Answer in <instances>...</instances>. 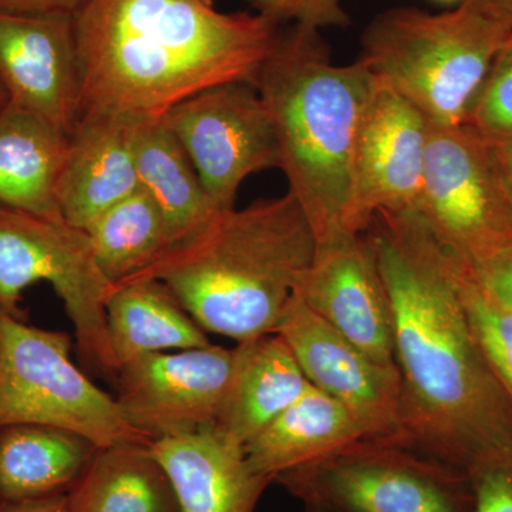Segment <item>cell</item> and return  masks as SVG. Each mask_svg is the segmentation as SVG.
I'll return each mask as SVG.
<instances>
[{
	"label": "cell",
	"mask_w": 512,
	"mask_h": 512,
	"mask_svg": "<svg viewBox=\"0 0 512 512\" xmlns=\"http://www.w3.org/2000/svg\"><path fill=\"white\" fill-rule=\"evenodd\" d=\"M367 231L392 306L406 439L461 476L511 450V397L468 322L451 254L420 215L377 212Z\"/></svg>",
	"instance_id": "cell-1"
},
{
	"label": "cell",
	"mask_w": 512,
	"mask_h": 512,
	"mask_svg": "<svg viewBox=\"0 0 512 512\" xmlns=\"http://www.w3.org/2000/svg\"><path fill=\"white\" fill-rule=\"evenodd\" d=\"M82 114L161 119L225 83L256 82L278 23L215 0H87L73 16Z\"/></svg>",
	"instance_id": "cell-2"
},
{
	"label": "cell",
	"mask_w": 512,
	"mask_h": 512,
	"mask_svg": "<svg viewBox=\"0 0 512 512\" xmlns=\"http://www.w3.org/2000/svg\"><path fill=\"white\" fill-rule=\"evenodd\" d=\"M315 254L311 222L288 192L221 211L133 278L163 282L205 332L241 343L276 333Z\"/></svg>",
	"instance_id": "cell-3"
},
{
	"label": "cell",
	"mask_w": 512,
	"mask_h": 512,
	"mask_svg": "<svg viewBox=\"0 0 512 512\" xmlns=\"http://www.w3.org/2000/svg\"><path fill=\"white\" fill-rule=\"evenodd\" d=\"M375 84L362 60L333 63L319 30L302 26L279 36L256 77L278 136L279 170L311 222L316 245L350 234L353 151Z\"/></svg>",
	"instance_id": "cell-4"
},
{
	"label": "cell",
	"mask_w": 512,
	"mask_h": 512,
	"mask_svg": "<svg viewBox=\"0 0 512 512\" xmlns=\"http://www.w3.org/2000/svg\"><path fill=\"white\" fill-rule=\"evenodd\" d=\"M511 33L512 22L487 0L443 13L394 8L363 32L360 60L433 126H463Z\"/></svg>",
	"instance_id": "cell-5"
},
{
	"label": "cell",
	"mask_w": 512,
	"mask_h": 512,
	"mask_svg": "<svg viewBox=\"0 0 512 512\" xmlns=\"http://www.w3.org/2000/svg\"><path fill=\"white\" fill-rule=\"evenodd\" d=\"M42 424L72 431L99 448L150 441L116 397L72 360V339L37 328L0 308V427Z\"/></svg>",
	"instance_id": "cell-6"
},
{
	"label": "cell",
	"mask_w": 512,
	"mask_h": 512,
	"mask_svg": "<svg viewBox=\"0 0 512 512\" xmlns=\"http://www.w3.org/2000/svg\"><path fill=\"white\" fill-rule=\"evenodd\" d=\"M40 281L62 299L84 362L116 377L120 366L106 316L113 285L97 266L89 235L64 220L0 205V308L23 318V292Z\"/></svg>",
	"instance_id": "cell-7"
},
{
	"label": "cell",
	"mask_w": 512,
	"mask_h": 512,
	"mask_svg": "<svg viewBox=\"0 0 512 512\" xmlns=\"http://www.w3.org/2000/svg\"><path fill=\"white\" fill-rule=\"evenodd\" d=\"M417 214L468 265L512 247V202L493 144L468 124L429 126Z\"/></svg>",
	"instance_id": "cell-8"
},
{
	"label": "cell",
	"mask_w": 512,
	"mask_h": 512,
	"mask_svg": "<svg viewBox=\"0 0 512 512\" xmlns=\"http://www.w3.org/2000/svg\"><path fill=\"white\" fill-rule=\"evenodd\" d=\"M161 121L220 210L235 207L249 175L281 167L274 121L254 83L210 87L175 104Z\"/></svg>",
	"instance_id": "cell-9"
},
{
	"label": "cell",
	"mask_w": 512,
	"mask_h": 512,
	"mask_svg": "<svg viewBox=\"0 0 512 512\" xmlns=\"http://www.w3.org/2000/svg\"><path fill=\"white\" fill-rule=\"evenodd\" d=\"M335 512H467L463 477L436 463L350 450L278 477Z\"/></svg>",
	"instance_id": "cell-10"
},
{
	"label": "cell",
	"mask_w": 512,
	"mask_h": 512,
	"mask_svg": "<svg viewBox=\"0 0 512 512\" xmlns=\"http://www.w3.org/2000/svg\"><path fill=\"white\" fill-rule=\"evenodd\" d=\"M235 369V348L151 353L120 367L117 402L150 441L214 430Z\"/></svg>",
	"instance_id": "cell-11"
},
{
	"label": "cell",
	"mask_w": 512,
	"mask_h": 512,
	"mask_svg": "<svg viewBox=\"0 0 512 512\" xmlns=\"http://www.w3.org/2000/svg\"><path fill=\"white\" fill-rule=\"evenodd\" d=\"M429 126L416 106L376 77L353 151L350 234H365L377 212L416 210Z\"/></svg>",
	"instance_id": "cell-12"
},
{
	"label": "cell",
	"mask_w": 512,
	"mask_h": 512,
	"mask_svg": "<svg viewBox=\"0 0 512 512\" xmlns=\"http://www.w3.org/2000/svg\"><path fill=\"white\" fill-rule=\"evenodd\" d=\"M276 333L288 343L309 383L352 414L366 441L406 439L399 373L373 362L298 295Z\"/></svg>",
	"instance_id": "cell-13"
},
{
	"label": "cell",
	"mask_w": 512,
	"mask_h": 512,
	"mask_svg": "<svg viewBox=\"0 0 512 512\" xmlns=\"http://www.w3.org/2000/svg\"><path fill=\"white\" fill-rule=\"evenodd\" d=\"M298 296L373 362L399 373L392 306L366 232L343 234L316 245Z\"/></svg>",
	"instance_id": "cell-14"
},
{
	"label": "cell",
	"mask_w": 512,
	"mask_h": 512,
	"mask_svg": "<svg viewBox=\"0 0 512 512\" xmlns=\"http://www.w3.org/2000/svg\"><path fill=\"white\" fill-rule=\"evenodd\" d=\"M0 80L10 104L72 136L82 113L73 16L0 12Z\"/></svg>",
	"instance_id": "cell-15"
},
{
	"label": "cell",
	"mask_w": 512,
	"mask_h": 512,
	"mask_svg": "<svg viewBox=\"0 0 512 512\" xmlns=\"http://www.w3.org/2000/svg\"><path fill=\"white\" fill-rule=\"evenodd\" d=\"M138 121L107 113L80 116L57 188L67 224L86 231L104 212L140 190L134 154Z\"/></svg>",
	"instance_id": "cell-16"
},
{
	"label": "cell",
	"mask_w": 512,
	"mask_h": 512,
	"mask_svg": "<svg viewBox=\"0 0 512 512\" xmlns=\"http://www.w3.org/2000/svg\"><path fill=\"white\" fill-rule=\"evenodd\" d=\"M181 512H254L272 480L249 466L244 447L215 430L150 443Z\"/></svg>",
	"instance_id": "cell-17"
},
{
	"label": "cell",
	"mask_w": 512,
	"mask_h": 512,
	"mask_svg": "<svg viewBox=\"0 0 512 512\" xmlns=\"http://www.w3.org/2000/svg\"><path fill=\"white\" fill-rule=\"evenodd\" d=\"M365 440L339 402L311 387L244 446L249 466L269 480L343 453Z\"/></svg>",
	"instance_id": "cell-18"
},
{
	"label": "cell",
	"mask_w": 512,
	"mask_h": 512,
	"mask_svg": "<svg viewBox=\"0 0 512 512\" xmlns=\"http://www.w3.org/2000/svg\"><path fill=\"white\" fill-rule=\"evenodd\" d=\"M311 387L278 333L238 343L234 376L214 430L244 447Z\"/></svg>",
	"instance_id": "cell-19"
},
{
	"label": "cell",
	"mask_w": 512,
	"mask_h": 512,
	"mask_svg": "<svg viewBox=\"0 0 512 512\" xmlns=\"http://www.w3.org/2000/svg\"><path fill=\"white\" fill-rule=\"evenodd\" d=\"M67 147V134L9 103L0 113V205L63 220L57 188Z\"/></svg>",
	"instance_id": "cell-20"
},
{
	"label": "cell",
	"mask_w": 512,
	"mask_h": 512,
	"mask_svg": "<svg viewBox=\"0 0 512 512\" xmlns=\"http://www.w3.org/2000/svg\"><path fill=\"white\" fill-rule=\"evenodd\" d=\"M97 451L86 437L57 427H0V501L69 494Z\"/></svg>",
	"instance_id": "cell-21"
},
{
	"label": "cell",
	"mask_w": 512,
	"mask_h": 512,
	"mask_svg": "<svg viewBox=\"0 0 512 512\" xmlns=\"http://www.w3.org/2000/svg\"><path fill=\"white\" fill-rule=\"evenodd\" d=\"M106 316L120 367L151 353L211 345L200 323L158 279L133 278L111 286Z\"/></svg>",
	"instance_id": "cell-22"
},
{
	"label": "cell",
	"mask_w": 512,
	"mask_h": 512,
	"mask_svg": "<svg viewBox=\"0 0 512 512\" xmlns=\"http://www.w3.org/2000/svg\"><path fill=\"white\" fill-rule=\"evenodd\" d=\"M140 190L163 212L171 247L202 231L221 211L184 148L161 119L140 120L134 134Z\"/></svg>",
	"instance_id": "cell-23"
},
{
	"label": "cell",
	"mask_w": 512,
	"mask_h": 512,
	"mask_svg": "<svg viewBox=\"0 0 512 512\" xmlns=\"http://www.w3.org/2000/svg\"><path fill=\"white\" fill-rule=\"evenodd\" d=\"M151 441L99 448L69 493L72 512H181Z\"/></svg>",
	"instance_id": "cell-24"
},
{
	"label": "cell",
	"mask_w": 512,
	"mask_h": 512,
	"mask_svg": "<svg viewBox=\"0 0 512 512\" xmlns=\"http://www.w3.org/2000/svg\"><path fill=\"white\" fill-rule=\"evenodd\" d=\"M84 232L111 285L146 271L171 247L163 212L143 190L111 207Z\"/></svg>",
	"instance_id": "cell-25"
},
{
	"label": "cell",
	"mask_w": 512,
	"mask_h": 512,
	"mask_svg": "<svg viewBox=\"0 0 512 512\" xmlns=\"http://www.w3.org/2000/svg\"><path fill=\"white\" fill-rule=\"evenodd\" d=\"M451 265L458 295L481 352L512 400V312L485 291L466 262L451 254Z\"/></svg>",
	"instance_id": "cell-26"
},
{
	"label": "cell",
	"mask_w": 512,
	"mask_h": 512,
	"mask_svg": "<svg viewBox=\"0 0 512 512\" xmlns=\"http://www.w3.org/2000/svg\"><path fill=\"white\" fill-rule=\"evenodd\" d=\"M466 124L488 141L512 143V33L495 56Z\"/></svg>",
	"instance_id": "cell-27"
},
{
	"label": "cell",
	"mask_w": 512,
	"mask_h": 512,
	"mask_svg": "<svg viewBox=\"0 0 512 512\" xmlns=\"http://www.w3.org/2000/svg\"><path fill=\"white\" fill-rule=\"evenodd\" d=\"M461 477L470 512H512V448L478 458Z\"/></svg>",
	"instance_id": "cell-28"
},
{
	"label": "cell",
	"mask_w": 512,
	"mask_h": 512,
	"mask_svg": "<svg viewBox=\"0 0 512 512\" xmlns=\"http://www.w3.org/2000/svg\"><path fill=\"white\" fill-rule=\"evenodd\" d=\"M258 15L275 23L293 20L313 30L345 28L350 23L342 0H247Z\"/></svg>",
	"instance_id": "cell-29"
},
{
	"label": "cell",
	"mask_w": 512,
	"mask_h": 512,
	"mask_svg": "<svg viewBox=\"0 0 512 512\" xmlns=\"http://www.w3.org/2000/svg\"><path fill=\"white\" fill-rule=\"evenodd\" d=\"M468 268L485 291L512 312V247Z\"/></svg>",
	"instance_id": "cell-30"
},
{
	"label": "cell",
	"mask_w": 512,
	"mask_h": 512,
	"mask_svg": "<svg viewBox=\"0 0 512 512\" xmlns=\"http://www.w3.org/2000/svg\"><path fill=\"white\" fill-rule=\"evenodd\" d=\"M87 0H0V12L12 15L74 16Z\"/></svg>",
	"instance_id": "cell-31"
},
{
	"label": "cell",
	"mask_w": 512,
	"mask_h": 512,
	"mask_svg": "<svg viewBox=\"0 0 512 512\" xmlns=\"http://www.w3.org/2000/svg\"><path fill=\"white\" fill-rule=\"evenodd\" d=\"M0 512H72L69 494L36 500L0 501Z\"/></svg>",
	"instance_id": "cell-32"
},
{
	"label": "cell",
	"mask_w": 512,
	"mask_h": 512,
	"mask_svg": "<svg viewBox=\"0 0 512 512\" xmlns=\"http://www.w3.org/2000/svg\"><path fill=\"white\" fill-rule=\"evenodd\" d=\"M490 143L493 144L495 156L500 164L501 173H503L512 202V143H493V141Z\"/></svg>",
	"instance_id": "cell-33"
},
{
	"label": "cell",
	"mask_w": 512,
	"mask_h": 512,
	"mask_svg": "<svg viewBox=\"0 0 512 512\" xmlns=\"http://www.w3.org/2000/svg\"><path fill=\"white\" fill-rule=\"evenodd\" d=\"M487 2L512 22V0H487Z\"/></svg>",
	"instance_id": "cell-34"
},
{
	"label": "cell",
	"mask_w": 512,
	"mask_h": 512,
	"mask_svg": "<svg viewBox=\"0 0 512 512\" xmlns=\"http://www.w3.org/2000/svg\"><path fill=\"white\" fill-rule=\"evenodd\" d=\"M10 103L9 93L6 90L5 84L0 80V113L8 107Z\"/></svg>",
	"instance_id": "cell-35"
},
{
	"label": "cell",
	"mask_w": 512,
	"mask_h": 512,
	"mask_svg": "<svg viewBox=\"0 0 512 512\" xmlns=\"http://www.w3.org/2000/svg\"><path fill=\"white\" fill-rule=\"evenodd\" d=\"M308 512H335L328 508L319 507V505H308Z\"/></svg>",
	"instance_id": "cell-36"
},
{
	"label": "cell",
	"mask_w": 512,
	"mask_h": 512,
	"mask_svg": "<svg viewBox=\"0 0 512 512\" xmlns=\"http://www.w3.org/2000/svg\"><path fill=\"white\" fill-rule=\"evenodd\" d=\"M436 2L447 3V5H450V3H461L463 0H436Z\"/></svg>",
	"instance_id": "cell-37"
}]
</instances>
